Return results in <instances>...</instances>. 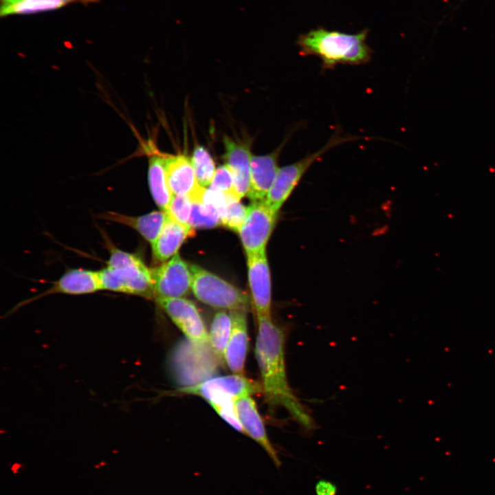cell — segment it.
<instances>
[{
  "label": "cell",
  "instance_id": "obj_2",
  "mask_svg": "<svg viewBox=\"0 0 495 495\" xmlns=\"http://www.w3.org/2000/svg\"><path fill=\"white\" fill-rule=\"evenodd\" d=\"M368 33V28L348 34L319 26L300 34L296 45L300 55L318 57L324 70L340 64L359 65L372 58L373 51L366 41Z\"/></svg>",
  "mask_w": 495,
  "mask_h": 495
},
{
  "label": "cell",
  "instance_id": "obj_28",
  "mask_svg": "<svg viewBox=\"0 0 495 495\" xmlns=\"http://www.w3.org/2000/svg\"><path fill=\"white\" fill-rule=\"evenodd\" d=\"M337 491L336 485L327 480H319L315 485L316 495H336Z\"/></svg>",
  "mask_w": 495,
  "mask_h": 495
},
{
  "label": "cell",
  "instance_id": "obj_3",
  "mask_svg": "<svg viewBox=\"0 0 495 495\" xmlns=\"http://www.w3.org/2000/svg\"><path fill=\"white\" fill-rule=\"evenodd\" d=\"M105 241L109 258L107 266L99 271L102 290L154 298L152 270L137 255Z\"/></svg>",
  "mask_w": 495,
  "mask_h": 495
},
{
  "label": "cell",
  "instance_id": "obj_12",
  "mask_svg": "<svg viewBox=\"0 0 495 495\" xmlns=\"http://www.w3.org/2000/svg\"><path fill=\"white\" fill-rule=\"evenodd\" d=\"M248 279L257 316L271 318V278L265 251L247 254Z\"/></svg>",
  "mask_w": 495,
  "mask_h": 495
},
{
  "label": "cell",
  "instance_id": "obj_24",
  "mask_svg": "<svg viewBox=\"0 0 495 495\" xmlns=\"http://www.w3.org/2000/svg\"><path fill=\"white\" fill-rule=\"evenodd\" d=\"M189 225L193 228H211L221 225L218 210L211 204L192 203Z\"/></svg>",
  "mask_w": 495,
  "mask_h": 495
},
{
  "label": "cell",
  "instance_id": "obj_6",
  "mask_svg": "<svg viewBox=\"0 0 495 495\" xmlns=\"http://www.w3.org/2000/svg\"><path fill=\"white\" fill-rule=\"evenodd\" d=\"M357 137L342 135L335 131L326 144L315 152L309 153L298 161L279 168L274 183L265 199L274 211L280 208L291 195L306 172L314 163L331 148L347 142L357 140Z\"/></svg>",
  "mask_w": 495,
  "mask_h": 495
},
{
  "label": "cell",
  "instance_id": "obj_10",
  "mask_svg": "<svg viewBox=\"0 0 495 495\" xmlns=\"http://www.w3.org/2000/svg\"><path fill=\"white\" fill-rule=\"evenodd\" d=\"M190 341L210 344L209 333L196 306L184 298L155 300Z\"/></svg>",
  "mask_w": 495,
  "mask_h": 495
},
{
  "label": "cell",
  "instance_id": "obj_11",
  "mask_svg": "<svg viewBox=\"0 0 495 495\" xmlns=\"http://www.w3.org/2000/svg\"><path fill=\"white\" fill-rule=\"evenodd\" d=\"M164 166L173 195H186L192 203L203 202L206 188L197 181L191 159L185 155H164Z\"/></svg>",
  "mask_w": 495,
  "mask_h": 495
},
{
  "label": "cell",
  "instance_id": "obj_20",
  "mask_svg": "<svg viewBox=\"0 0 495 495\" xmlns=\"http://www.w3.org/2000/svg\"><path fill=\"white\" fill-rule=\"evenodd\" d=\"M148 180L153 200L162 210L167 212L173 194L167 180L164 155L155 152L149 153Z\"/></svg>",
  "mask_w": 495,
  "mask_h": 495
},
{
  "label": "cell",
  "instance_id": "obj_5",
  "mask_svg": "<svg viewBox=\"0 0 495 495\" xmlns=\"http://www.w3.org/2000/svg\"><path fill=\"white\" fill-rule=\"evenodd\" d=\"M189 267L192 291L201 302L230 311L248 310L250 299L246 293L198 265L190 264Z\"/></svg>",
  "mask_w": 495,
  "mask_h": 495
},
{
  "label": "cell",
  "instance_id": "obj_23",
  "mask_svg": "<svg viewBox=\"0 0 495 495\" xmlns=\"http://www.w3.org/2000/svg\"><path fill=\"white\" fill-rule=\"evenodd\" d=\"M191 162L199 184L204 188L209 186L217 170L209 152L204 146H197L193 151Z\"/></svg>",
  "mask_w": 495,
  "mask_h": 495
},
{
  "label": "cell",
  "instance_id": "obj_22",
  "mask_svg": "<svg viewBox=\"0 0 495 495\" xmlns=\"http://www.w3.org/2000/svg\"><path fill=\"white\" fill-rule=\"evenodd\" d=\"M232 328V320L230 314L220 311L214 316L209 333L210 344L221 362L224 361L225 351Z\"/></svg>",
  "mask_w": 495,
  "mask_h": 495
},
{
  "label": "cell",
  "instance_id": "obj_27",
  "mask_svg": "<svg viewBox=\"0 0 495 495\" xmlns=\"http://www.w3.org/2000/svg\"><path fill=\"white\" fill-rule=\"evenodd\" d=\"M192 211V201L186 195H173L166 212L175 221L185 225H189Z\"/></svg>",
  "mask_w": 495,
  "mask_h": 495
},
{
  "label": "cell",
  "instance_id": "obj_16",
  "mask_svg": "<svg viewBox=\"0 0 495 495\" xmlns=\"http://www.w3.org/2000/svg\"><path fill=\"white\" fill-rule=\"evenodd\" d=\"M231 335L225 351L224 361L234 374L243 375L248 344L245 311H231Z\"/></svg>",
  "mask_w": 495,
  "mask_h": 495
},
{
  "label": "cell",
  "instance_id": "obj_4",
  "mask_svg": "<svg viewBox=\"0 0 495 495\" xmlns=\"http://www.w3.org/2000/svg\"><path fill=\"white\" fill-rule=\"evenodd\" d=\"M218 360L210 344H196L187 339L175 348L170 363L176 381L187 387L211 378L217 369Z\"/></svg>",
  "mask_w": 495,
  "mask_h": 495
},
{
  "label": "cell",
  "instance_id": "obj_15",
  "mask_svg": "<svg viewBox=\"0 0 495 495\" xmlns=\"http://www.w3.org/2000/svg\"><path fill=\"white\" fill-rule=\"evenodd\" d=\"M225 164L232 171L237 197L247 195L250 184L252 154L245 144L238 143L228 136L223 138Z\"/></svg>",
  "mask_w": 495,
  "mask_h": 495
},
{
  "label": "cell",
  "instance_id": "obj_26",
  "mask_svg": "<svg viewBox=\"0 0 495 495\" xmlns=\"http://www.w3.org/2000/svg\"><path fill=\"white\" fill-rule=\"evenodd\" d=\"M209 189L220 191L240 201L234 190V178L232 171L225 164L217 168Z\"/></svg>",
  "mask_w": 495,
  "mask_h": 495
},
{
  "label": "cell",
  "instance_id": "obj_18",
  "mask_svg": "<svg viewBox=\"0 0 495 495\" xmlns=\"http://www.w3.org/2000/svg\"><path fill=\"white\" fill-rule=\"evenodd\" d=\"M102 290L99 271L72 269L67 271L40 296L52 294L80 295Z\"/></svg>",
  "mask_w": 495,
  "mask_h": 495
},
{
  "label": "cell",
  "instance_id": "obj_14",
  "mask_svg": "<svg viewBox=\"0 0 495 495\" xmlns=\"http://www.w3.org/2000/svg\"><path fill=\"white\" fill-rule=\"evenodd\" d=\"M285 143L269 154L252 156L250 184L247 196L252 201L265 199L279 169L278 156Z\"/></svg>",
  "mask_w": 495,
  "mask_h": 495
},
{
  "label": "cell",
  "instance_id": "obj_19",
  "mask_svg": "<svg viewBox=\"0 0 495 495\" xmlns=\"http://www.w3.org/2000/svg\"><path fill=\"white\" fill-rule=\"evenodd\" d=\"M167 216L168 214L163 210L153 211L141 216H129L108 211L100 214L98 217L130 227L152 244L162 231Z\"/></svg>",
  "mask_w": 495,
  "mask_h": 495
},
{
  "label": "cell",
  "instance_id": "obj_9",
  "mask_svg": "<svg viewBox=\"0 0 495 495\" xmlns=\"http://www.w3.org/2000/svg\"><path fill=\"white\" fill-rule=\"evenodd\" d=\"M154 299L182 298L192 289V274L188 265L175 254L152 270Z\"/></svg>",
  "mask_w": 495,
  "mask_h": 495
},
{
  "label": "cell",
  "instance_id": "obj_17",
  "mask_svg": "<svg viewBox=\"0 0 495 495\" xmlns=\"http://www.w3.org/2000/svg\"><path fill=\"white\" fill-rule=\"evenodd\" d=\"M194 234L195 230L190 225L179 223L168 214L162 231L151 244L153 260L163 263L173 257L185 240Z\"/></svg>",
  "mask_w": 495,
  "mask_h": 495
},
{
  "label": "cell",
  "instance_id": "obj_25",
  "mask_svg": "<svg viewBox=\"0 0 495 495\" xmlns=\"http://www.w3.org/2000/svg\"><path fill=\"white\" fill-rule=\"evenodd\" d=\"M246 213L247 207L241 204L239 200H232L221 215V226L239 232Z\"/></svg>",
  "mask_w": 495,
  "mask_h": 495
},
{
  "label": "cell",
  "instance_id": "obj_13",
  "mask_svg": "<svg viewBox=\"0 0 495 495\" xmlns=\"http://www.w3.org/2000/svg\"><path fill=\"white\" fill-rule=\"evenodd\" d=\"M239 421L245 434L254 440L268 454L276 468L281 466L277 452L271 443L256 404L251 395H245L234 400Z\"/></svg>",
  "mask_w": 495,
  "mask_h": 495
},
{
  "label": "cell",
  "instance_id": "obj_21",
  "mask_svg": "<svg viewBox=\"0 0 495 495\" xmlns=\"http://www.w3.org/2000/svg\"><path fill=\"white\" fill-rule=\"evenodd\" d=\"M100 0H0V16L55 10L72 3L87 5Z\"/></svg>",
  "mask_w": 495,
  "mask_h": 495
},
{
  "label": "cell",
  "instance_id": "obj_8",
  "mask_svg": "<svg viewBox=\"0 0 495 495\" xmlns=\"http://www.w3.org/2000/svg\"><path fill=\"white\" fill-rule=\"evenodd\" d=\"M278 212L264 201H253L247 207L245 218L239 234L247 254L265 251L275 227Z\"/></svg>",
  "mask_w": 495,
  "mask_h": 495
},
{
  "label": "cell",
  "instance_id": "obj_7",
  "mask_svg": "<svg viewBox=\"0 0 495 495\" xmlns=\"http://www.w3.org/2000/svg\"><path fill=\"white\" fill-rule=\"evenodd\" d=\"M262 390L259 384L244 375L233 374L210 378L195 386L182 387L180 391L198 395L212 407L234 403V400Z\"/></svg>",
  "mask_w": 495,
  "mask_h": 495
},
{
  "label": "cell",
  "instance_id": "obj_1",
  "mask_svg": "<svg viewBox=\"0 0 495 495\" xmlns=\"http://www.w3.org/2000/svg\"><path fill=\"white\" fill-rule=\"evenodd\" d=\"M255 354L266 401L285 408L307 431L315 428L313 419L289 387L285 362V333L271 318L257 316Z\"/></svg>",
  "mask_w": 495,
  "mask_h": 495
}]
</instances>
